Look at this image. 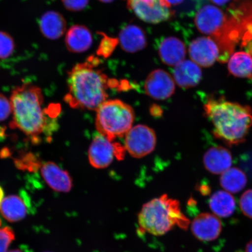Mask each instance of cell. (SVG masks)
Wrapping results in <instances>:
<instances>
[{"label":"cell","instance_id":"1","mask_svg":"<svg viewBox=\"0 0 252 252\" xmlns=\"http://www.w3.org/2000/svg\"><path fill=\"white\" fill-rule=\"evenodd\" d=\"M99 64V59L91 56L69 72L64 100L71 108L96 110L108 98V88L117 87V80L109 79L97 68Z\"/></svg>","mask_w":252,"mask_h":252},{"label":"cell","instance_id":"2","mask_svg":"<svg viewBox=\"0 0 252 252\" xmlns=\"http://www.w3.org/2000/svg\"><path fill=\"white\" fill-rule=\"evenodd\" d=\"M205 116L212 123L217 139L229 147L244 143L252 126V109L229 101L224 96H210L203 106Z\"/></svg>","mask_w":252,"mask_h":252},{"label":"cell","instance_id":"3","mask_svg":"<svg viewBox=\"0 0 252 252\" xmlns=\"http://www.w3.org/2000/svg\"><path fill=\"white\" fill-rule=\"evenodd\" d=\"M10 102L13 114L11 127L20 129L33 142L37 143L47 126L42 109V90L32 84H24L12 91Z\"/></svg>","mask_w":252,"mask_h":252},{"label":"cell","instance_id":"4","mask_svg":"<svg viewBox=\"0 0 252 252\" xmlns=\"http://www.w3.org/2000/svg\"><path fill=\"white\" fill-rule=\"evenodd\" d=\"M138 222L143 231L156 236L165 235L176 226L187 229L190 223L182 213L179 201L165 194L143 205Z\"/></svg>","mask_w":252,"mask_h":252},{"label":"cell","instance_id":"5","mask_svg":"<svg viewBox=\"0 0 252 252\" xmlns=\"http://www.w3.org/2000/svg\"><path fill=\"white\" fill-rule=\"evenodd\" d=\"M96 111L97 130L111 141L125 135L134 121L132 107L119 99L106 100Z\"/></svg>","mask_w":252,"mask_h":252},{"label":"cell","instance_id":"6","mask_svg":"<svg viewBox=\"0 0 252 252\" xmlns=\"http://www.w3.org/2000/svg\"><path fill=\"white\" fill-rule=\"evenodd\" d=\"M127 8L140 20L149 24H159L174 15L166 0H126Z\"/></svg>","mask_w":252,"mask_h":252},{"label":"cell","instance_id":"7","mask_svg":"<svg viewBox=\"0 0 252 252\" xmlns=\"http://www.w3.org/2000/svg\"><path fill=\"white\" fill-rule=\"evenodd\" d=\"M125 149L118 143H113L102 135L94 137L88 151V158L94 168L103 169L109 166L114 158L122 159Z\"/></svg>","mask_w":252,"mask_h":252},{"label":"cell","instance_id":"8","mask_svg":"<svg viewBox=\"0 0 252 252\" xmlns=\"http://www.w3.org/2000/svg\"><path fill=\"white\" fill-rule=\"evenodd\" d=\"M126 135V149L130 155L141 158L152 153L155 149V131L145 125H137L130 129Z\"/></svg>","mask_w":252,"mask_h":252},{"label":"cell","instance_id":"9","mask_svg":"<svg viewBox=\"0 0 252 252\" xmlns=\"http://www.w3.org/2000/svg\"><path fill=\"white\" fill-rule=\"evenodd\" d=\"M227 16L216 6H203L196 13L195 24L200 32L216 38L224 28Z\"/></svg>","mask_w":252,"mask_h":252},{"label":"cell","instance_id":"10","mask_svg":"<svg viewBox=\"0 0 252 252\" xmlns=\"http://www.w3.org/2000/svg\"><path fill=\"white\" fill-rule=\"evenodd\" d=\"M144 89L148 95L152 98L165 100L174 94L175 82L168 72L158 69L151 72L147 77Z\"/></svg>","mask_w":252,"mask_h":252},{"label":"cell","instance_id":"11","mask_svg":"<svg viewBox=\"0 0 252 252\" xmlns=\"http://www.w3.org/2000/svg\"><path fill=\"white\" fill-rule=\"evenodd\" d=\"M192 61L201 67H210L218 61L220 49L215 40L209 37H200L192 41L189 47Z\"/></svg>","mask_w":252,"mask_h":252},{"label":"cell","instance_id":"12","mask_svg":"<svg viewBox=\"0 0 252 252\" xmlns=\"http://www.w3.org/2000/svg\"><path fill=\"white\" fill-rule=\"evenodd\" d=\"M192 234L198 240L213 241L220 236L222 231V223L215 215L201 213L191 222Z\"/></svg>","mask_w":252,"mask_h":252},{"label":"cell","instance_id":"13","mask_svg":"<svg viewBox=\"0 0 252 252\" xmlns=\"http://www.w3.org/2000/svg\"><path fill=\"white\" fill-rule=\"evenodd\" d=\"M41 175L47 185L53 190L67 193L71 190L72 179L67 171L53 162H47L41 166Z\"/></svg>","mask_w":252,"mask_h":252},{"label":"cell","instance_id":"14","mask_svg":"<svg viewBox=\"0 0 252 252\" xmlns=\"http://www.w3.org/2000/svg\"><path fill=\"white\" fill-rule=\"evenodd\" d=\"M205 168L213 174H222L232 165L231 152L221 146L213 147L206 151L203 157Z\"/></svg>","mask_w":252,"mask_h":252},{"label":"cell","instance_id":"15","mask_svg":"<svg viewBox=\"0 0 252 252\" xmlns=\"http://www.w3.org/2000/svg\"><path fill=\"white\" fill-rule=\"evenodd\" d=\"M202 78V71L193 61H184L175 66L173 79L178 86L188 89L197 86Z\"/></svg>","mask_w":252,"mask_h":252},{"label":"cell","instance_id":"16","mask_svg":"<svg viewBox=\"0 0 252 252\" xmlns=\"http://www.w3.org/2000/svg\"><path fill=\"white\" fill-rule=\"evenodd\" d=\"M119 42L124 51L135 53L144 49L147 45L145 32L136 25H126L120 32Z\"/></svg>","mask_w":252,"mask_h":252},{"label":"cell","instance_id":"17","mask_svg":"<svg viewBox=\"0 0 252 252\" xmlns=\"http://www.w3.org/2000/svg\"><path fill=\"white\" fill-rule=\"evenodd\" d=\"M93 42L91 32L87 27L75 25L69 28L65 34V43L69 51L83 53L89 49Z\"/></svg>","mask_w":252,"mask_h":252},{"label":"cell","instance_id":"18","mask_svg":"<svg viewBox=\"0 0 252 252\" xmlns=\"http://www.w3.org/2000/svg\"><path fill=\"white\" fill-rule=\"evenodd\" d=\"M160 60L165 64L176 66L184 61L187 50L184 42L175 37H168L159 44L158 49Z\"/></svg>","mask_w":252,"mask_h":252},{"label":"cell","instance_id":"19","mask_svg":"<svg viewBox=\"0 0 252 252\" xmlns=\"http://www.w3.org/2000/svg\"><path fill=\"white\" fill-rule=\"evenodd\" d=\"M39 26L44 37L50 40H56L65 33L67 24L64 17L59 12L49 11L40 17Z\"/></svg>","mask_w":252,"mask_h":252},{"label":"cell","instance_id":"20","mask_svg":"<svg viewBox=\"0 0 252 252\" xmlns=\"http://www.w3.org/2000/svg\"><path fill=\"white\" fill-rule=\"evenodd\" d=\"M0 212L8 221H19L27 216V204L20 196L11 195L3 198L0 204Z\"/></svg>","mask_w":252,"mask_h":252},{"label":"cell","instance_id":"21","mask_svg":"<svg viewBox=\"0 0 252 252\" xmlns=\"http://www.w3.org/2000/svg\"><path fill=\"white\" fill-rule=\"evenodd\" d=\"M209 206L214 214L226 218L234 214L236 203L234 197L228 192L217 191L211 197Z\"/></svg>","mask_w":252,"mask_h":252},{"label":"cell","instance_id":"22","mask_svg":"<svg viewBox=\"0 0 252 252\" xmlns=\"http://www.w3.org/2000/svg\"><path fill=\"white\" fill-rule=\"evenodd\" d=\"M230 74L238 78H252V57L244 52H235L229 59Z\"/></svg>","mask_w":252,"mask_h":252},{"label":"cell","instance_id":"23","mask_svg":"<svg viewBox=\"0 0 252 252\" xmlns=\"http://www.w3.org/2000/svg\"><path fill=\"white\" fill-rule=\"evenodd\" d=\"M247 177L241 169L231 168L222 173L220 185L229 193H236L243 190L247 184Z\"/></svg>","mask_w":252,"mask_h":252},{"label":"cell","instance_id":"24","mask_svg":"<svg viewBox=\"0 0 252 252\" xmlns=\"http://www.w3.org/2000/svg\"><path fill=\"white\" fill-rule=\"evenodd\" d=\"M15 48L13 37L5 32L0 31V59L9 58L13 54Z\"/></svg>","mask_w":252,"mask_h":252},{"label":"cell","instance_id":"25","mask_svg":"<svg viewBox=\"0 0 252 252\" xmlns=\"http://www.w3.org/2000/svg\"><path fill=\"white\" fill-rule=\"evenodd\" d=\"M102 38L97 50V55L104 58H108L111 56L119 43V39L109 37L105 33H101Z\"/></svg>","mask_w":252,"mask_h":252},{"label":"cell","instance_id":"26","mask_svg":"<svg viewBox=\"0 0 252 252\" xmlns=\"http://www.w3.org/2000/svg\"><path fill=\"white\" fill-rule=\"evenodd\" d=\"M15 234L8 226L0 229V252H7L9 245L14 240Z\"/></svg>","mask_w":252,"mask_h":252},{"label":"cell","instance_id":"27","mask_svg":"<svg viewBox=\"0 0 252 252\" xmlns=\"http://www.w3.org/2000/svg\"><path fill=\"white\" fill-rule=\"evenodd\" d=\"M16 165L20 169L28 170L31 172L36 171L40 166L38 160H37L32 154H29L20 160H18V161H16Z\"/></svg>","mask_w":252,"mask_h":252},{"label":"cell","instance_id":"28","mask_svg":"<svg viewBox=\"0 0 252 252\" xmlns=\"http://www.w3.org/2000/svg\"><path fill=\"white\" fill-rule=\"evenodd\" d=\"M239 206L244 215L252 219V189L246 191L242 195Z\"/></svg>","mask_w":252,"mask_h":252},{"label":"cell","instance_id":"29","mask_svg":"<svg viewBox=\"0 0 252 252\" xmlns=\"http://www.w3.org/2000/svg\"><path fill=\"white\" fill-rule=\"evenodd\" d=\"M64 7L68 11L77 12L87 7L90 0H61Z\"/></svg>","mask_w":252,"mask_h":252},{"label":"cell","instance_id":"30","mask_svg":"<svg viewBox=\"0 0 252 252\" xmlns=\"http://www.w3.org/2000/svg\"><path fill=\"white\" fill-rule=\"evenodd\" d=\"M12 112L10 100H9L4 94L0 93V122L7 119Z\"/></svg>","mask_w":252,"mask_h":252},{"label":"cell","instance_id":"31","mask_svg":"<svg viewBox=\"0 0 252 252\" xmlns=\"http://www.w3.org/2000/svg\"><path fill=\"white\" fill-rule=\"evenodd\" d=\"M210 1L216 5H223L231 1V0H210Z\"/></svg>","mask_w":252,"mask_h":252},{"label":"cell","instance_id":"32","mask_svg":"<svg viewBox=\"0 0 252 252\" xmlns=\"http://www.w3.org/2000/svg\"><path fill=\"white\" fill-rule=\"evenodd\" d=\"M166 1L168 2L169 4L177 5L181 4V3L184 2V0H166Z\"/></svg>","mask_w":252,"mask_h":252},{"label":"cell","instance_id":"33","mask_svg":"<svg viewBox=\"0 0 252 252\" xmlns=\"http://www.w3.org/2000/svg\"><path fill=\"white\" fill-rule=\"evenodd\" d=\"M245 252H252V239L246 246Z\"/></svg>","mask_w":252,"mask_h":252},{"label":"cell","instance_id":"34","mask_svg":"<svg viewBox=\"0 0 252 252\" xmlns=\"http://www.w3.org/2000/svg\"><path fill=\"white\" fill-rule=\"evenodd\" d=\"M4 198V191H3L1 187H0V204Z\"/></svg>","mask_w":252,"mask_h":252},{"label":"cell","instance_id":"35","mask_svg":"<svg viewBox=\"0 0 252 252\" xmlns=\"http://www.w3.org/2000/svg\"><path fill=\"white\" fill-rule=\"evenodd\" d=\"M99 1H101L102 2L109 3L110 2H112L113 0H99Z\"/></svg>","mask_w":252,"mask_h":252},{"label":"cell","instance_id":"36","mask_svg":"<svg viewBox=\"0 0 252 252\" xmlns=\"http://www.w3.org/2000/svg\"><path fill=\"white\" fill-rule=\"evenodd\" d=\"M8 252H23L21 250H14L10 251Z\"/></svg>","mask_w":252,"mask_h":252}]
</instances>
